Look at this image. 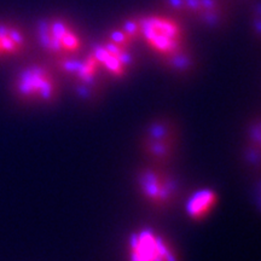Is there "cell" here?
Segmentation results:
<instances>
[{"instance_id":"obj_4","label":"cell","mask_w":261,"mask_h":261,"mask_svg":"<svg viewBox=\"0 0 261 261\" xmlns=\"http://www.w3.org/2000/svg\"><path fill=\"white\" fill-rule=\"evenodd\" d=\"M50 62L83 106L96 107L104 99L110 81L87 48L76 56Z\"/></svg>"},{"instance_id":"obj_1","label":"cell","mask_w":261,"mask_h":261,"mask_svg":"<svg viewBox=\"0 0 261 261\" xmlns=\"http://www.w3.org/2000/svg\"><path fill=\"white\" fill-rule=\"evenodd\" d=\"M139 24L140 44L160 67L175 77L194 76L200 68V60L184 21L160 9L139 14Z\"/></svg>"},{"instance_id":"obj_15","label":"cell","mask_w":261,"mask_h":261,"mask_svg":"<svg viewBox=\"0 0 261 261\" xmlns=\"http://www.w3.org/2000/svg\"><path fill=\"white\" fill-rule=\"evenodd\" d=\"M257 200H259V203L261 205V185H260L259 190H257Z\"/></svg>"},{"instance_id":"obj_7","label":"cell","mask_w":261,"mask_h":261,"mask_svg":"<svg viewBox=\"0 0 261 261\" xmlns=\"http://www.w3.org/2000/svg\"><path fill=\"white\" fill-rule=\"evenodd\" d=\"M159 6L185 23L210 32L224 31L232 21L230 0H159Z\"/></svg>"},{"instance_id":"obj_5","label":"cell","mask_w":261,"mask_h":261,"mask_svg":"<svg viewBox=\"0 0 261 261\" xmlns=\"http://www.w3.org/2000/svg\"><path fill=\"white\" fill-rule=\"evenodd\" d=\"M133 184L139 200L155 213H168L180 202V181L169 166L144 162L136 168Z\"/></svg>"},{"instance_id":"obj_8","label":"cell","mask_w":261,"mask_h":261,"mask_svg":"<svg viewBox=\"0 0 261 261\" xmlns=\"http://www.w3.org/2000/svg\"><path fill=\"white\" fill-rule=\"evenodd\" d=\"M125 261H182L180 250L163 231L151 225H140L126 234Z\"/></svg>"},{"instance_id":"obj_10","label":"cell","mask_w":261,"mask_h":261,"mask_svg":"<svg viewBox=\"0 0 261 261\" xmlns=\"http://www.w3.org/2000/svg\"><path fill=\"white\" fill-rule=\"evenodd\" d=\"M34 47L32 33L19 22L0 18V63L27 58Z\"/></svg>"},{"instance_id":"obj_9","label":"cell","mask_w":261,"mask_h":261,"mask_svg":"<svg viewBox=\"0 0 261 261\" xmlns=\"http://www.w3.org/2000/svg\"><path fill=\"white\" fill-rule=\"evenodd\" d=\"M87 50L110 83H122L136 73L139 65L137 47H128L102 35L89 42Z\"/></svg>"},{"instance_id":"obj_12","label":"cell","mask_w":261,"mask_h":261,"mask_svg":"<svg viewBox=\"0 0 261 261\" xmlns=\"http://www.w3.org/2000/svg\"><path fill=\"white\" fill-rule=\"evenodd\" d=\"M241 155L248 171L261 173V115L253 117L247 123Z\"/></svg>"},{"instance_id":"obj_11","label":"cell","mask_w":261,"mask_h":261,"mask_svg":"<svg viewBox=\"0 0 261 261\" xmlns=\"http://www.w3.org/2000/svg\"><path fill=\"white\" fill-rule=\"evenodd\" d=\"M219 202V192L214 188H198L185 197L184 213L192 223H203L214 213Z\"/></svg>"},{"instance_id":"obj_13","label":"cell","mask_w":261,"mask_h":261,"mask_svg":"<svg viewBox=\"0 0 261 261\" xmlns=\"http://www.w3.org/2000/svg\"><path fill=\"white\" fill-rule=\"evenodd\" d=\"M247 6L248 28L254 41L261 46V0H250Z\"/></svg>"},{"instance_id":"obj_14","label":"cell","mask_w":261,"mask_h":261,"mask_svg":"<svg viewBox=\"0 0 261 261\" xmlns=\"http://www.w3.org/2000/svg\"><path fill=\"white\" fill-rule=\"evenodd\" d=\"M231 3H232V4L234 5V4H248V3L250 2V0H230Z\"/></svg>"},{"instance_id":"obj_3","label":"cell","mask_w":261,"mask_h":261,"mask_svg":"<svg viewBox=\"0 0 261 261\" xmlns=\"http://www.w3.org/2000/svg\"><path fill=\"white\" fill-rule=\"evenodd\" d=\"M34 47L47 61H57L83 54L89 41L75 21L61 14L42 16L32 29Z\"/></svg>"},{"instance_id":"obj_6","label":"cell","mask_w":261,"mask_h":261,"mask_svg":"<svg viewBox=\"0 0 261 261\" xmlns=\"http://www.w3.org/2000/svg\"><path fill=\"white\" fill-rule=\"evenodd\" d=\"M181 136L180 123L174 116L162 114L151 117L138 138V149L144 162L172 167L180 152Z\"/></svg>"},{"instance_id":"obj_2","label":"cell","mask_w":261,"mask_h":261,"mask_svg":"<svg viewBox=\"0 0 261 261\" xmlns=\"http://www.w3.org/2000/svg\"><path fill=\"white\" fill-rule=\"evenodd\" d=\"M63 87V81L50 61L29 58L12 73L9 93L18 106L48 108L60 102Z\"/></svg>"}]
</instances>
